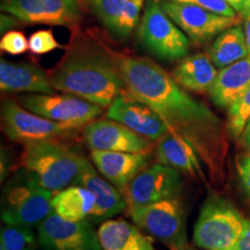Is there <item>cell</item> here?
<instances>
[{"instance_id":"obj_1","label":"cell","mask_w":250,"mask_h":250,"mask_svg":"<svg viewBox=\"0 0 250 250\" xmlns=\"http://www.w3.org/2000/svg\"><path fill=\"white\" fill-rule=\"evenodd\" d=\"M110 54L126 92L151 107L171 134L192 146L213 176L220 173L225 139L217 115L190 96L171 74L149 58L114 50Z\"/></svg>"},{"instance_id":"obj_2","label":"cell","mask_w":250,"mask_h":250,"mask_svg":"<svg viewBox=\"0 0 250 250\" xmlns=\"http://www.w3.org/2000/svg\"><path fill=\"white\" fill-rule=\"evenodd\" d=\"M56 90L109 108L126 87L110 50L83 39L68 45L61 62L49 72Z\"/></svg>"},{"instance_id":"obj_3","label":"cell","mask_w":250,"mask_h":250,"mask_svg":"<svg viewBox=\"0 0 250 250\" xmlns=\"http://www.w3.org/2000/svg\"><path fill=\"white\" fill-rule=\"evenodd\" d=\"M88 162L80 149L59 139L28 144L22 154L24 169L55 193L74 186Z\"/></svg>"},{"instance_id":"obj_4","label":"cell","mask_w":250,"mask_h":250,"mask_svg":"<svg viewBox=\"0 0 250 250\" xmlns=\"http://www.w3.org/2000/svg\"><path fill=\"white\" fill-rule=\"evenodd\" d=\"M54 195L23 169L6 184L2 192V223L29 228L40 226L54 212Z\"/></svg>"},{"instance_id":"obj_5","label":"cell","mask_w":250,"mask_h":250,"mask_svg":"<svg viewBox=\"0 0 250 250\" xmlns=\"http://www.w3.org/2000/svg\"><path fill=\"white\" fill-rule=\"evenodd\" d=\"M248 221L232 203L210 196L193 228V243L205 250H235Z\"/></svg>"},{"instance_id":"obj_6","label":"cell","mask_w":250,"mask_h":250,"mask_svg":"<svg viewBox=\"0 0 250 250\" xmlns=\"http://www.w3.org/2000/svg\"><path fill=\"white\" fill-rule=\"evenodd\" d=\"M131 217L137 227L170 250H184L188 247L186 214L177 197L131 208Z\"/></svg>"},{"instance_id":"obj_7","label":"cell","mask_w":250,"mask_h":250,"mask_svg":"<svg viewBox=\"0 0 250 250\" xmlns=\"http://www.w3.org/2000/svg\"><path fill=\"white\" fill-rule=\"evenodd\" d=\"M139 39L148 52L162 61H181L190 49L189 37L153 0L146 6L140 21Z\"/></svg>"},{"instance_id":"obj_8","label":"cell","mask_w":250,"mask_h":250,"mask_svg":"<svg viewBox=\"0 0 250 250\" xmlns=\"http://www.w3.org/2000/svg\"><path fill=\"white\" fill-rule=\"evenodd\" d=\"M1 127L7 138L23 145L44 140L72 138L80 131V127L57 123L40 116L13 100L2 102Z\"/></svg>"},{"instance_id":"obj_9","label":"cell","mask_w":250,"mask_h":250,"mask_svg":"<svg viewBox=\"0 0 250 250\" xmlns=\"http://www.w3.org/2000/svg\"><path fill=\"white\" fill-rule=\"evenodd\" d=\"M19 103L40 116L71 126L83 127L103 112V108L72 94H29Z\"/></svg>"},{"instance_id":"obj_10","label":"cell","mask_w":250,"mask_h":250,"mask_svg":"<svg viewBox=\"0 0 250 250\" xmlns=\"http://www.w3.org/2000/svg\"><path fill=\"white\" fill-rule=\"evenodd\" d=\"M161 7L189 40L196 44L208 42L228 28L242 22V18L240 17H223L190 2L165 0Z\"/></svg>"},{"instance_id":"obj_11","label":"cell","mask_w":250,"mask_h":250,"mask_svg":"<svg viewBox=\"0 0 250 250\" xmlns=\"http://www.w3.org/2000/svg\"><path fill=\"white\" fill-rule=\"evenodd\" d=\"M0 8L28 24L72 27L83 18L77 0H0Z\"/></svg>"},{"instance_id":"obj_12","label":"cell","mask_w":250,"mask_h":250,"mask_svg":"<svg viewBox=\"0 0 250 250\" xmlns=\"http://www.w3.org/2000/svg\"><path fill=\"white\" fill-rule=\"evenodd\" d=\"M182 189L181 171L173 167L155 164L137 175L125 189L127 205L131 208L174 198Z\"/></svg>"},{"instance_id":"obj_13","label":"cell","mask_w":250,"mask_h":250,"mask_svg":"<svg viewBox=\"0 0 250 250\" xmlns=\"http://www.w3.org/2000/svg\"><path fill=\"white\" fill-rule=\"evenodd\" d=\"M39 242L45 250H103L88 220L70 221L55 212L39 226Z\"/></svg>"},{"instance_id":"obj_14","label":"cell","mask_w":250,"mask_h":250,"mask_svg":"<svg viewBox=\"0 0 250 250\" xmlns=\"http://www.w3.org/2000/svg\"><path fill=\"white\" fill-rule=\"evenodd\" d=\"M83 140L90 151L148 153L152 148L148 139L110 118L87 124Z\"/></svg>"},{"instance_id":"obj_15","label":"cell","mask_w":250,"mask_h":250,"mask_svg":"<svg viewBox=\"0 0 250 250\" xmlns=\"http://www.w3.org/2000/svg\"><path fill=\"white\" fill-rule=\"evenodd\" d=\"M107 117L117 121L149 142H159L169 130L156 112L147 104L124 92L111 103Z\"/></svg>"},{"instance_id":"obj_16","label":"cell","mask_w":250,"mask_h":250,"mask_svg":"<svg viewBox=\"0 0 250 250\" xmlns=\"http://www.w3.org/2000/svg\"><path fill=\"white\" fill-rule=\"evenodd\" d=\"M90 9L115 39L126 41L139 22L140 0H87Z\"/></svg>"},{"instance_id":"obj_17","label":"cell","mask_w":250,"mask_h":250,"mask_svg":"<svg viewBox=\"0 0 250 250\" xmlns=\"http://www.w3.org/2000/svg\"><path fill=\"white\" fill-rule=\"evenodd\" d=\"M90 159L98 170L120 190H125L149 164L148 153L92 151Z\"/></svg>"},{"instance_id":"obj_18","label":"cell","mask_w":250,"mask_h":250,"mask_svg":"<svg viewBox=\"0 0 250 250\" xmlns=\"http://www.w3.org/2000/svg\"><path fill=\"white\" fill-rule=\"evenodd\" d=\"M0 89L4 93L54 94L49 74L31 62H0Z\"/></svg>"},{"instance_id":"obj_19","label":"cell","mask_w":250,"mask_h":250,"mask_svg":"<svg viewBox=\"0 0 250 250\" xmlns=\"http://www.w3.org/2000/svg\"><path fill=\"white\" fill-rule=\"evenodd\" d=\"M74 186H83L89 189L95 196L96 203L93 213L89 215L94 221H102L125 211L127 202L112 183L102 179L96 173L90 162L83 169Z\"/></svg>"},{"instance_id":"obj_20","label":"cell","mask_w":250,"mask_h":250,"mask_svg":"<svg viewBox=\"0 0 250 250\" xmlns=\"http://www.w3.org/2000/svg\"><path fill=\"white\" fill-rule=\"evenodd\" d=\"M249 89L250 56L221 68L208 94L215 105L229 108Z\"/></svg>"},{"instance_id":"obj_21","label":"cell","mask_w":250,"mask_h":250,"mask_svg":"<svg viewBox=\"0 0 250 250\" xmlns=\"http://www.w3.org/2000/svg\"><path fill=\"white\" fill-rule=\"evenodd\" d=\"M219 72L210 56L199 54L186 56L174 68L171 76L183 88L191 92H208Z\"/></svg>"},{"instance_id":"obj_22","label":"cell","mask_w":250,"mask_h":250,"mask_svg":"<svg viewBox=\"0 0 250 250\" xmlns=\"http://www.w3.org/2000/svg\"><path fill=\"white\" fill-rule=\"evenodd\" d=\"M156 156L160 164L173 167L181 173L204 180V173L199 164V156L183 139L177 138L170 132L159 140Z\"/></svg>"},{"instance_id":"obj_23","label":"cell","mask_w":250,"mask_h":250,"mask_svg":"<svg viewBox=\"0 0 250 250\" xmlns=\"http://www.w3.org/2000/svg\"><path fill=\"white\" fill-rule=\"evenodd\" d=\"M103 250H154L151 239L125 220H107L99 230Z\"/></svg>"},{"instance_id":"obj_24","label":"cell","mask_w":250,"mask_h":250,"mask_svg":"<svg viewBox=\"0 0 250 250\" xmlns=\"http://www.w3.org/2000/svg\"><path fill=\"white\" fill-rule=\"evenodd\" d=\"M95 196L83 186H71L56 192L52 198L54 212L70 221H80L93 213Z\"/></svg>"},{"instance_id":"obj_25","label":"cell","mask_w":250,"mask_h":250,"mask_svg":"<svg viewBox=\"0 0 250 250\" xmlns=\"http://www.w3.org/2000/svg\"><path fill=\"white\" fill-rule=\"evenodd\" d=\"M208 55L215 67L224 68L228 65L248 57L246 34L241 24H237L219 34L213 41Z\"/></svg>"},{"instance_id":"obj_26","label":"cell","mask_w":250,"mask_h":250,"mask_svg":"<svg viewBox=\"0 0 250 250\" xmlns=\"http://www.w3.org/2000/svg\"><path fill=\"white\" fill-rule=\"evenodd\" d=\"M36 236L29 227L5 224L0 230V250H34Z\"/></svg>"},{"instance_id":"obj_27","label":"cell","mask_w":250,"mask_h":250,"mask_svg":"<svg viewBox=\"0 0 250 250\" xmlns=\"http://www.w3.org/2000/svg\"><path fill=\"white\" fill-rule=\"evenodd\" d=\"M250 118V89L228 108V130L234 138L241 136Z\"/></svg>"},{"instance_id":"obj_28","label":"cell","mask_w":250,"mask_h":250,"mask_svg":"<svg viewBox=\"0 0 250 250\" xmlns=\"http://www.w3.org/2000/svg\"><path fill=\"white\" fill-rule=\"evenodd\" d=\"M62 48V45L57 42L54 33L50 29L35 31L29 37V50L34 55H45Z\"/></svg>"},{"instance_id":"obj_29","label":"cell","mask_w":250,"mask_h":250,"mask_svg":"<svg viewBox=\"0 0 250 250\" xmlns=\"http://www.w3.org/2000/svg\"><path fill=\"white\" fill-rule=\"evenodd\" d=\"M0 49L9 55H22L29 49V40H27V37L21 31H7L2 35L0 41Z\"/></svg>"},{"instance_id":"obj_30","label":"cell","mask_w":250,"mask_h":250,"mask_svg":"<svg viewBox=\"0 0 250 250\" xmlns=\"http://www.w3.org/2000/svg\"><path fill=\"white\" fill-rule=\"evenodd\" d=\"M169 1H182V2H190L197 6L208 9L212 13L223 15V17L228 18H237L239 14L236 11L230 6L226 0H169ZM241 18V17H240Z\"/></svg>"},{"instance_id":"obj_31","label":"cell","mask_w":250,"mask_h":250,"mask_svg":"<svg viewBox=\"0 0 250 250\" xmlns=\"http://www.w3.org/2000/svg\"><path fill=\"white\" fill-rule=\"evenodd\" d=\"M237 171H239L240 181L243 191L250 199V151L242 155L237 161Z\"/></svg>"},{"instance_id":"obj_32","label":"cell","mask_w":250,"mask_h":250,"mask_svg":"<svg viewBox=\"0 0 250 250\" xmlns=\"http://www.w3.org/2000/svg\"><path fill=\"white\" fill-rule=\"evenodd\" d=\"M235 9L239 17L245 19L250 13V0H226Z\"/></svg>"},{"instance_id":"obj_33","label":"cell","mask_w":250,"mask_h":250,"mask_svg":"<svg viewBox=\"0 0 250 250\" xmlns=\"http://www.w3.org/2000/svg\"><path fill=\"white\" fill-rule=\"evenodd\" d=\"M235 250H250V219L248 221V226H247L241 240L237 243Z\"/></svg>"},{"instance_id":"obj_34","label":"cell","mask_w":250,"mask_h":250,"mask_svg":"<svg viewBox=\"0 0 250 250\" xmlns=\"http://www.w3.org/2000/svg\"><path fill=\"white\" fill-rule=\"evenodd\" d=\"M240 144L245 149L250 151V118L247 122L245 129H243L241 136H240Z\"/></svg>"},{"instance_id":"obj_35","label":"cell","mask_w":250,"mask_h":250,"mask_svg":"<svg viewBox=\"0 0 250 250\" xmlns=\"http://www.w3.org/2000/svg\"><path fill=\"white\" fill-rule=\"evenodd\" d=\"M8 173V158L5 149H1V182L5 180L6 175Z\"/></svg>"},{"instance_id":"obj_36","label":"cell","mask_w":250,"mask_h":250,"mask_svg":"<svg viewBox=\"0 0 250 250\" xmlns=\"http://www.w3.org/2000/svg\"><path fill=\"white\" fill-rule=\"evenodd\" d=\"M245 34H246V42L248 46V56H250V13L245 18Z\"/></svg>"},{"instance_id":"obj_37","label":"cell","mask_w":250,"mask_h":250,"mask_svg":"<svg viewBox=\"0 0 250 250\" xmlns=\"http://www.w3.org/2000/svg\"><path fill=\"white\" fill-rule=\"evenodd\" d=\"M14 24H15V22L13 21V19L5 17L4 14L1 15V31L8 29L9 27H13Z\"/></svg>"},{"instance_id":"obj_38","label":"cell","mask_w":250,"mask_h":250,"mask_svg":"<svg viewBox=\"0 0 250 250\" xmlns=\"http://www.w3.org/2000/svg\"><path fill=\"white\" fill-rule=\"evenodd\" d=\"M184 250H197V249H195V248H191V247H187L186 249Z\"/></svg>"},{"instance_id":"obj_39","label":"cell","mask_w":250,"mask_h":250,"mask_svg":"<svg viewBox=\"0 0 250 250\" xmlns=\"http://www.w3.org/2000/svg\"><path fill=\"white\" fill-rule=\"evenodd\" d=\"M140 1H143V0H140Z\"/></svg>"}]
</instances>
